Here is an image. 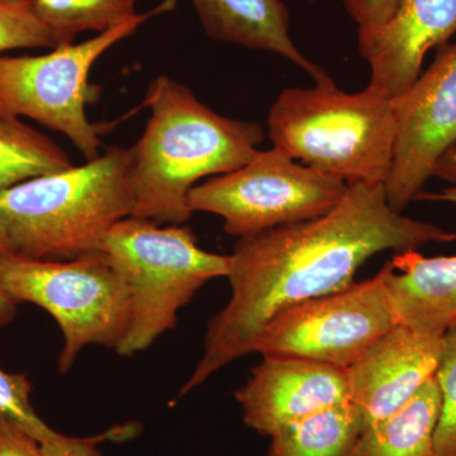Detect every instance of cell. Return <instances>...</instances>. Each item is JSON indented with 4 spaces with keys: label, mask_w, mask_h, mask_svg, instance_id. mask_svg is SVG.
Instances as JSON below:
<instances>
[{
    "label": "cell",
    "mask_w": 456,
    "mask_h": 456,
    "mask_svg": "<svg viewBox=\"0 0 456 456\" xmlns=\"http://www.w3.org/2000/svg\"><path fill=\"white\" fill-rule=\"evenodd\" d=\"M455 240L452 231L395 211L384 185L367 183L347 185L341 202L322 217L241 237L231 254L230 299L209 320L202 358L178 397L254 353L279 312L349 287L374 255Z\"/></svg>",
    "instance_id": "6da1fadb"
},
{
    "label": "cell",
    "mask_w": 456,
    "mask_h": 456,
    "mask_svg": "<svg viewBox=\"0 0 456 456\" xmlns=\"http://www.w3.org/2000/svg\"><path fill=\"white\" fill-rule=\"evenodd\" d=\"M145 132L131 149V217L163 224L191 220L188 196L200 180L239 169L264 140L256 122L227 118L167 75L150 86Z\"/></svg>",
    "instance_id": "7a4b0ae2"
},
{
    "label": "cell",
    "mask_w": 456,
    "mask_h": 456,
    "mask_svg": "<svg viewBox=\"0 0 456 456\" xmlns=\"http://www.w3.org/2000/svg\"><path fill=\"white\" fill-rule=\"evenodd\" d=\"M131 149L110 147L82 167L0 191L5 253L68 261L102 253L108 231L134 212Z\"/></svg>",
    "instance_id": "3957f363"
},
{
    "label": "cell",
    "mask_w": 456,
    "mask_h": 456,
    "mask_svg": "<svg viewBox=\"0 0 456 456\" xmlns=\"http://www.w3.org/2000/svg\"><path fill=\"white\" fill-rule=\"evenodd\" d=\"M273 147L349 184H383L395 141L391 99L369 88L346 93L329 74L311 88H288L270 108Z\"/></svg>",
    "instance_id": "277c9868"
},
{
    "label": "cell",
    "mask_w": 456,
    "mask_h": 456,
    "mask_svg": "<svg viewBox=\"0 0 456 456\" xmlns=\"http://www.w3.org/2000/svg\"><path fill=\"white\" fill-rule=\"evenodd\" d=\"M102 253L130 292V323L116 349L121 356L149 349L175 327L179 311L198 290L213 279L227 278L231 268V255L203 250L191 228L136 217L108 231Z\"/></svg>",
    "instance_id": "5b68a950"
},
{
    "label": "cell",
    "mask_w": 456,
    "mask_h": 456,
    "mask_svg": "<svg viewBox=\"0 0 456 456\" xmlns=\"http://www.w3.org/2000/svg\"><path fill=\"white\" fill-rule=\"evenodd\" d=\"M0 284L17 305L33 303L56 321L64 336L57 362L62 374L86 346L117 349L127 332L130 292L103 253L68 261L2 253Z\"/></svg>",
    "instance_id": "8992f818"
},
{
    "label": "cell",
    "mask_w": 456,
    "mask_h": 456,
    "mask_svg": "<svg viewBox=\"0 0 456 456\" xmlns=\"http://www.w3.org/2000/svg\"><path fill=\"white\" fill-rule=\"evenodd\" d=\"M174 4L175 0H167L88 41L60 45L45 55L0 56V117L35 119L64 134L86 161L94 160L102 141L86 112L97 93L89 84L93 65L117 42Z\"/></svg>",
    "instance_id": "52a82bcc"
},
{
    "label": "cell",
    "mask_w": 456,
    "mask_h": 456,
    "mask_svg": "<svg viewBox=\"0 0 456 456\" xmlns=\"http://www.w3.org/2000/svg\"><path fill=\"white\" fill-rule=\"evenodd\" d=\"M347 184L311 169L278 149L255 154L239 169L197 184L188 196L191 213L220 216L231 236L322 217L341 202Z\"/></svg>",
    "instance_id": "ba28073f"
},
{
    "label": "cell",
    "mask_w": 456,
    "mask_h": 456,
    "mask_svg": "<svg viewBox=\"0 0 456 456\" xmlns=\"http://www.w3.org/2000/svg\"><path fill=\"white\" fill-rule=\"evenodd\" d=\"M388 269L389 261L373 278L279 312L264 327L254 353L350 368L398 325L387 296Z\"/></svg>",
    "instance_id": "9c48e42d"
},
{
    "label": "cell",
    "mask_w": 456,
    "mask_h": 456,
    "mask_svg": "<svg viewBox=\"0 0 456 456\" xmlns=\"http://www.w3.org/2000/svg\"><path fill=\"white\" fill-rule=\"evenodd\" d=\"M391 102L395 141L384 191L389 206L403 212L456 146V44L444 45L430 68Z\"/></svg>",
    "instance_id": "30bf717a"
},
{
    "label": "cell",
    "mask_w": 456,
    "mask_h": 456,
    "mask_svg": "<svg viewBox=\"0 0 456 456\" xmlns=\"http://www.w3.org/2000/svg\"><path fill=\"white\" fill-rule=\"evenodd\" d=\"M244 422L272 437L285 426L350 402L346 369L294 356H263L235 393Z\"/></svg>",
    "instance_id": "8fae6325"
},
{
    "label": "cell",
    "mask_w": 456,
    "mask_h": 456,
    "mask_svg": "<svg viewBox=\"0 0 456 456\" xmlns=\"http://www.w3.org/2000/svg\"><path fill=\"white\" fill-rule=\"evenodd\" d=\"M456 33V0H401L383 25L358 28L360 55L370 68L367 88L393 99L421 75L428 51Z\"/></svg>",
    "instance_id": "7c38bea8"
},
{
    "label": "cell",
    "mask_w": 456,
    "mask_h": 456,
    "mask_svg": "<svg viewBox=\"0 0 456 456\" xmlns=\"http://www.w3.org/2000/svg\"><path fill=\"white\" fill-rule=\"evenodd\" d=\"M443 346V336L398 323L346 369L350 402L360 411L364 430L398 412L435 377Z\"/></svg>",
    "instance_id": "4fadbf2b"
},
{
    "label": "cell",
    "mask_w": 456,
    "mask_h": 456,
    "mask_svg": "<svg viewBox=\"0 0 456 456\" xmlns=\"http://www.w3.org/2000/svg\"><path fill=\"white\" fill-rule=\"evenodd\" d=\"M386 289L399 325L430 336H443L456 325V255L395 254Z\"/></svg>",
    "instance_id": "5bb4252c"
},
{
    "label": "cell",
    "mask_w": 456,
    "mask_h": 456,
    "mask_svg": "<svg viewBox=\"0 0 456 456\" xmlns=\"http://www.w3.org/2000/svg\"><path fill=\"white\" fill-rule=\"evenodd\" d=\"M206 29L216 41L251 50L269 51L301 68L314 80L325 69L310 61L289 35V12L281 0H191Z\"/></svg>",
    "instance_id": "9a60e30c"
},
{
    "label": "cell",
    "mask_w": 456,
    "mask_h": 456,
    "mask_svg": "<svg viewBox=\"0 0 456 456\" xmlns=\"http://www.w3.org/2000/svg\"><path fill=\"white\" fill-rule=\"evenodd\" d=\"M440 412L441 392L434 377L398 412L365 428L350 456H436Z\"/></svg>",
    "instance_id": "2e32d148"
},
{
    "label": "cell",
    "mask_w": 456,
    "mask_h": 456,
    "mask_svg": "<svg viewBox=\"0 0 456 456\" xmlns=\"http://www.w3.org/2000/svg\"><path fill=\"white\" fill-rule=\"evenodd\" d=\"M362 430L360 411L347 402L285 426L266 456H350Z\"/></svg>",
    "instance_id": "e0dca14e"
},
{
    "label": "cell",
    "mask_w": 456,
    "mask_h": 456,
    "mask_svg": "<svg viewBox=\"0 0 456 456\" xmlns=\"http://www.w3.org/2000/svg\"><path fill=\"white\" fill-rule=\"evenodd\" d=\"M73 167L61 147L20 118L0 117V191Z\"/></svg>",
    "instance_id": "ac0fdd59"
},
{
    "label": "cell",
    "mask_w": 456,
    "mask_h": 456,
    "mask_svg": "<svg viewBox=\"0 0 456 456\" xmlns=\"http://www.w3.org/2000/svg\"><path fill=\"white\" fill-rule=\"evenodd\" d=\"M32 5L59 46L74 44L79 33L106 32L137 16L136 0H32Z\"/></svg>",
    "instance_id": "d6986e66"
},
{
    "label": "cell",
    "mask_w": 456,
    "mask_h": 456,
    "mask_svg": "<svg viewBox=\"0 0 456 456\" xmlns=\"http://www.w3.org/2000/svg\"><path fill=\"white\" fill-rule=\"evenodd\" d=\"M443 355L435 374L441 392L435 450L436 456H456V325L443 335Z\"/></svg>",
    "instance_id": "ffe728a7"
},
{
    "label": "cell",
    "mask_w": 456,
    "mask_h": 456,
    "mask_svg": "<svg viewBox=\"0 0 456 456\" xmlns=\"http://www.w3.org/2000/svg\"><path fill=\"white\" fill-rule=\"evenodd\" d=\"M59 46L55 35L36 14L32 2H0V53L17 49Z\"/></svg>",
    "instance_id": "44dd1931"
},
{
    "label": "cell",
    "mask_w": 456,
    "mask_h": 456,
    "mask_svg": "<svg viewBox=\"0 0 456 456\" xmlns=\"http://www.w3.org/2000/svg\"><path fill=\"white\" fill-rule=\"evenodd\" d=\"M32 384L25 374L0 368V421H8L29 432L40 443L55 439L59 432L42 421L31 402Z\"/></svg>",
    "instance_id": "7402d4cb"
},
{
    "label": "cell",
    "mask_w": 456,
    "mask_h": 456,
    "mask_svg": "<svg viewBox=\"0 0 456 456\" xmlns=\"http://www.w3.org/2000/svg\"><path fill=\"white\" fill-rule=\"evenodd\" d=\"M136 431L132 425L113 428L104 434L92 437H70L59 434L55 439L41 443L44 456H103L98 444L103 441L122 440L131 437Z\"/></svg>",
    "instance_id": "603a6c76"
},
{
    "label": "cell",
    "mask_w": 456,
    "mask_h": 456,
    "mask_svg": "<svg viewBox=\"0 0 456 456\" xmlns=\"http://www.w3.org/2000/svg\"><path fill=\"white\" fill-rule=\"evenodd\" d=\"M401 0H344L345 9L358 28L383 25L392 17Z\"/></svg>",
    "instance_id": "cb8c5ba5"
},
{
    "label": "cell",
    "mask_w": 456,
    "mask_h": 456,
    "mask_svg": "<svg viewBox=\"0 0 456 456\" xmlns=\"http://www.w3.org/2000/svg\"><path fill=\"white\" fill-rule=\"evenodd\" d=\"M0 456H44L41 443L29 432L0 421Z\"/></svg>",
    "instance_id": "d4e9b609"
},
{
    "label": "cell",
    "mask_w": 456,
    "mask_h": 456,
    "mask_svg": "<svg viewBox=\"0 0 456 456\" xmlns=\"http://www.w3.org/2000/svg\"><path fill=\"white\" fill-rule=\"evenodd\" d=\"M434 176L456 185V146L450 149L443 158L440 159L435 167Z\"/></svg>",
    "instance_id": "484cf974"
},
{
    "label": "cell",
    "mask_w": 456,
    "mask_h": 456,
    "mask_svg": "<svg viewBox=\"0 0 456 456\" xmlns=\"http://www.w3.org/2000/svg\"><path fill=\"white\" fill-rule=\"evenodd\" d=\"M5 253L2 244H0V254ZM17 305L13 302V299L8 296L7 292L3 289L2 284H0V327L9 325L16 316Z\"/></svg>",
    "instance_id": "4316f807"
},
{
    "label": "cell",
    "mask_w": 456,
    "mask_h": 456,
    "mask_svg": "<svg viewBox=\"0 0 456 456\" xmlns=\"http://www.w3.org/2000/svg\"><path fill=\"white\" fill-rule=\"evenodd\" d=\"M419 200L456 204V185L443 189L439 193H426V191H421L416 200Z\"/></svg>",
    "instance_id": "83f0119b"
},
{
    "label": "cell",
    "mask_w": 456,
    "mask_h": 456,
    "mask_svg": "<svg viewBox=\"0 0 456 456\" xmlns=\"http://www.w3.org/2000/svg\"><path fill=\"white\" fill-rule=\"evenodd\" d=\"M0 2H5V3H27V2H32V0H0Z\"/></svg>",
    "instance_id": "f1b7e54d"
}]
</instances>
